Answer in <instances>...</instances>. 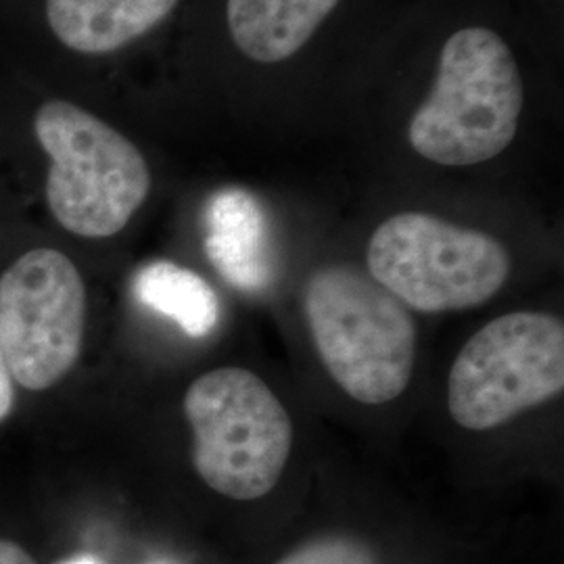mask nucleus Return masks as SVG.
Listing matches in <instances>:
<instances>
[{
    "mask_svg": "<svg viewBox=\"0 0 564 564\" xmlns=\"http://www.w3.org/2000/svg\"><path fill=\"white\" fill-rule=\"evenodd\" d=\"M139 302L172 318L193 337H207L220 321L216 291L202 276L174 262L147 263L134 276Z\"/></svg>",
    "mask_w": 564,
    "mask_h": 564,
    "instance_id": "9b49d317",
    "label": "nucleus"
},
{
    "mask_svg": "<svg viewBox=\"0 0 564 564\" xmlns=\"http://www.w3.org/2000/svg\"><path fill=\"white\" fill-rule=\"evenodd\" d=\"M564 389V326L544 312H512L464 343L449 370L447 408L468 431H489Z\"/></svg>",
    "mask_w": 564,
    "mask_h": 564,
    "instance_id": "423d86ee",
    "label": "nucleus"
},
{
    "mask_svg": "<svg viewBox=\"0 0 564 564\" xmlns=\"http://www.w3.org/2000/svg\"><path fill=\"white\" fill-rule=\"evenodd\" d=\"M11 410H13V379L9 375V368L0 349V423L11 414Z\"/></svg>",
    "mask_w": 564,
    "mask_h": 564,
    "instance_id": "ddd939ff",
    "label": "nucleus"
},
{
    "mask_svg": "<svg viewBox=\"0 0 564 564\" xmlns=\"http://www.w3.org/2000/svg\"><path fill=\"white\" fill-rule=\"evenodd\" d=\"M86 289L69 258L32 249L0 279V349L13 381L44 391L78 360Z\"/></svg>",
    "mask_w": 564,
    "mask_h": 564,
    "instance_id": "0eeeda50",
    "label": "nucleus"
},
{
    "mask_svg": "<svg viewBox=\"0 0 564 564\" xmlns=\"http://www.w3.org/2000/svg\"><path fill=\"white\" fill-rule=\"evenodd\" d=\"M0 564H39L20 544L0 540Z\"/></svg>",
    "mask_w": 564,
    "mask_h": 564,
    "instance_id": "4468645a",
    "label": "nucleus"
},
{
    "mask_svg": "<svg viewBox=\"0 0 564 564\" xmlns=\"http://www.w3.org/2000/svg\"><path fill=\"white\" fill-rule=\"evenodd\" d=\"M205 253L230 286L256 293L270 282L268 223L245 188L218 191L205 207Z\"/></svg>",
    "mask_w": 564,
    "mask_h": 564,
    "instance_id": "6e6552de",
    "label": "nucleus"
},
{
    "mask_svg": "<svg viewBox=\"0 0 564 564\" xmlns=\"http://www.w3.org/2000/svg\"><path fill=\"white\" fill-rule=\"evenodd\" d=\"M151 564H170V563H163V561H158V563H151Z\"/></svg>",
    "mask_w": 564,
    "mask_h": 564,
    "instance_id": "dca6fc26",
    "label": "nucleus"
},
{
    "mask_svg": "<svg viewBox=\"0 0 564 564\" xmlns=\"http://www.w3.org/2000/svg\"><path fill=\"white\" fill-rule=\"evenodd\" d=\"M69 564H97L93 558H78V561H74V563Z\"/></svg>",
    "mask_w": 564,
    "mask_h": 564,
    "instance_id": "2eb2a0df",
    "label": "nucleus"
},
{
    "mask_svg": "<svg viewBox=\"0 0 564 564\" xmlns=\"http://www.w3.org/2000/svg\"><path fill=\"white\" fill-rule=\"evenodd\" d=\"M193 429V464L214 491L230 500H260L281 481L293 447L289 412L258 375L216 368L184 395Z\"/></svg>",
    "mask_w": 564,
    "mask_h": 564,
    "instance_id": "20e7f679",
    "label": "nucleus"
},
{
    "mask_svg": "<svg viewBox=\"0 0 564 564\" xmlns=\"http://www.w3.org/2000/svg\"><path fill=\"white\" fill-rule=\"evenodd\" d=\"M366 263L375 281L424 314L484 305L510 274L498 239L421 212L387 218L368 241Z\"/></svg>",
    "mask_w": 564,
    "mask_h": 564,
    "instance_id": "39448f33",
    "label": "nucleus"
},
{
    "mask_svg": "<svg viewBox=\"0 0 564 564\" xmlns=\"http://www.w3.org/2000/svg\"><path fill=\"white\" fill-rule=\"evenodd\" d=\"M178 0H46L57 41L82 55L120 51L158 28Z\"/></svg>",
    "mask_w": 564,
    "mask_h": 564,
    "instance_id": "1a4fd4ad",
    "label": "nucleus"
},
{
    "mask_svg": "<svg viewBox=\"0 0 564 564\" xmlns=\"http://www.w3.org/2000/svg\"><path fill=\"white\" fill-rule=\"evenodd\" d=\"M523 97L508 44L494 30L463 28L442 48L437 78L408 126V141L440 165L489 162L514 141Z\"/></svg>",
    "mask_w": 564,
    "mask_h": 564,
    "instance_id": "f257e3e1",
    "label": "nucleus"
},
{
    "mask_svg": "<svg viewBox=\"0 0 564 564\" xmlns=\"http://www.w3.org/2000/svg\"><path fill=\"white\" fill-rule=\"evenodd\" d=\"M303 312L326 372L351 400L381 405L402 395L419 337L395 295L358 268L326 265L305 284Z\"/></svg>",
    "mask_w": 564,
    "mask_h": 564,
    "instance_id": "f03ea898",
    "label": "nucleus"
},
{
    "mask_svg": "<svg viewBox=\"0 0 564 564\" xmlns=\"http://www.w3.org/2000/svg\"><path fill=\"white\" fill-rule=\"evenodd\" d=\"M341 0H228L226 21L247 59L281 63L300 53Z\"/></svg>",
    "mask_w": 564,
    "mask_h": 564,
    "instance_id": "9d476101",
    "label": "nucleus"
},
{
    "mask_svg": "<svg viewBox=\"0 0 564 564\" xmlns=\"http://www.w3.org/2000/svg\"><path fill=\"white\" fill-rule=\"evenodd\" d=\"M276 564H375L366 545L349 538H323L300 545Z\"/></svg>",
    "mask_w": 564,
    "mask_h": 564,
    "instance_id": "f8f14e48",
    "label": "nucleus"
},
{
    "mask_svg": "<svg viewBox=\"0 0 564 564\" xmlns=\"http://www.w3.org/2000/svg\"><path fill=\"white\" fill-rule=\"evenodd\" d=\"M34 132L51 160L46 202L57 223L84 239L121 232L151 191L141 151L74 102H44Z\"/></svg>",
    "mask_w": 564,
    "mask_h": 564,
    "instance_id": "7ed1b4c3",
    "label": "nucleus"
}]
</instances>
